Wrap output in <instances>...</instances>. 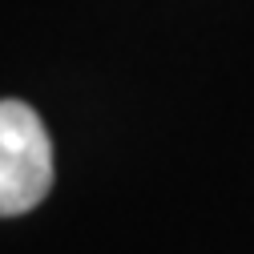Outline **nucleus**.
I'll return each mask as SVG.
<instances>
[{"instance_id": "nucleus-1", "label": "nucleus", "mask_w": 254, "mask_h": 254, "mask_svg": "<svg viewBox=\"0 0 254 254\" xmlns=\"http://www.w3.org/2000/svg\"><path fill=\"white\" fill-rule=\"evenodd\" d=\"M53 186V141L24 101H0V218L28 214Z\"/></svg>"}]
</instances>
